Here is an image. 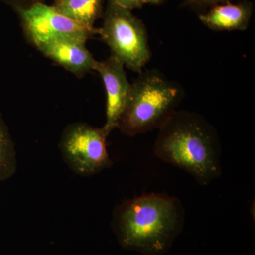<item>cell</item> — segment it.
Masks as SVG:
<instances>
[{
    "label": "cell",
    "instance_id": "cell-7",
    "mask_svg": "<svg viewBox=\"0 0 255 255\" xmlns=\"http://www.w3.org/2000/svg\"><path fill=\"white\" fill-rule=\"evenodd\" d=\"M124 67L111 55L108 59L97 62L95 69L102 78L107 95L106 122L102 129L107 136L118 127L131 91V84L128 80Z\"/></svg>",
    "mask_w": 255,
    "mask_h": 255
},
{
    "label": "cell",
    "instance_id": "cell-9",
    "mask_svg": "<svg viewBox=\"0 0 255 255\" xmlns=\"http://www.w3.org/2000/svg\"><path fill=\"white\" fill-rule=\"evenodd\" d=\"M253 5L248 0L216 5L199 14L201 22L213 31H244L249 26Z\"/></svg>",
    "mask_w": 255,
    "mask_h": 255
},
{
    "label": "cell",
    "instance_id": "cell-4",
    "mask_svg": "<svg viewBox=\"0 0 255 255\" xmlns=\"http://www.w3.org/2000/svg\"><path fill=\"white\" fill-rule=\"evenodd\" d=\"M103 17L98 34L112 56L132 71L142 73L151 57L145 24L132 11L110 2Z\"/></svg>",
    "mask_w": 255,
    "mask_h": 255
},
{
    "label": "cell",
    "instance_id": "cell-1",
    "mask_svg": "<svg viewBox=\"0 0 255 255\" xmlns=\"http://www.w3.org/2000/svg\"><path fill=\"white\" fill-rule=\"evenodd\" d=\"M159 130L154 152L159 159L188 172L204 187L220 177L219 135L204 117L176 110Z\"/></svg>",
    "mask_w": 255,
    "mask_h": 255
},
{
    "label": "cell",
    "instance_id": "cell-14",
    "mask_svg": "<svg viewBox=\"0 0 255 255\" xmlns=\"http://www.w3.org/2000/svg\"><path fill=\"white\" fill-rule=\"evenodd\" d=\"M5 4L10 5L16 9L18 7H25L36 2H42V0H0Z\"/></svg>",
    "mask_w": 255,
    "mask_h": 255
},
{
    "label": "cell",
    "instance_id": "cell-3",
    "mask_svg": "<svg viewBox=\"0 0 255 255\" xmlns=\"http://www.w3.org/2000/svg\"><path fill=\"white\" fill-rule=\"evenodd\" d=\"M177 85L156 71L140 73L131 91L118 127L128 136L152 131L176 111L181 99Z\"/></svg>",
    "mask_w": 255,
    "mask_h": 255
},
{
    "label": "cell",
    "instance_id": "cell-11",
    "mask_svg": "<svg viewBox=\"0 0 255 255\" xmlns=\"http://www.w3.org/2000/svg\"><path fill=\"white\" fill-rule=\"evenodd\" d=\"M17 170L14 142L0 112V183L8 180Z\"/></svg>",
    "mask_w": 255,
    "mask_h": 255
},
{
    "label": "cell",
    "instance_id": "cell-2",
    "mask_svg": "<svg viewBox=\"0 0 255 255\" xmlns=\"http://www.w3.org/2000/svg\"><path fill=\"white\" fill-rule=\"evenodd\" d=\"M184 209L174 196L150 193L124 201L114 212L121 246L143 255H163L182 232Z\"/></svg>",
    "mask_w": 255,
    "mask_h": 255
},
{
    "label": "cell",
    "instance_id": "cell-5",
    "mask_svg": "<svg viewBox=\"0 0 255 255\" xmlns=\"http://www.w3.org/2000/svg\"><path fill=\"white\" fill-rule=\"evenodd\" d=\"M107 135L102 128L77 122L65 128L59 149L64 161L75 173L90 177L110 168L112 159L107 147Z\"/></svg>",
    "mask_w": 255,
    "mask_h": 255
},
{
    "label": "cell",
    "instance_id": "cell-15",
    "mask_svg": "<svg viewBox=\"0 0 255 255\" xmlns=\"http://www.w3.org/2000/svg\"><path fill=\"white\" fill-rule=\"evenodd\" d=\"M144 4L159 5L164 2V0H142Z\"/></svg>",
    "mask_w": 255,
    "mask_h": 255
},
{
    "label": "cell",
    "instance_id": "cell-6",
    "mask_svg": "<svg viewBox=\"0 0 255 255\" xmlns=\"http://www.w3.org/2000/svg\"><path fill=\"white\" fill-rule=\"evenodd\" d=\"M19 16L25 35L36 48L62 39L87 41L99 32L90 29L64 16L53 5L43 2L14 9Z\"/></svg>",
    "mask_w": 255,
    "mask_h": 255
},
{
    "label": "cell",
    "instance_id": "cell-8",
    "mask_svg": "<svg viewBox=\"0 0 255 255\" xmlns=\"http://www.w3.org/2000/svg\"><path fill=\"white\" fill-rule=\"evenodd\" d=\"M85 45L86 41L62 39L49 42L37 48L46 58L80 78L95 70L98 62Z\"/></svg>",
    "mask_w": 255,
    "mask_h": 255
},
{
    "label": "cell",
    "instance_id": "cell-12",
    "mask_svg": "<svg viewBox=\"0 0 255 255\" xmlns=\"http://www.w3.org/2000/svg\"><path fill=\"white\" fill-rule=\"evenodd\" d=\"M234 0H183L182 6L184 7L210 8L224 3L233 1Z\"/></svg>",
    "mask_w": 255,
    "mask_h": 255
},
{
    "label": "cell",
    "instance_id": "cell-10",
    "mask_svg": "<svg viewBox=\"0 0 255 255\" xmlns=\"http://www.w3.org/2000/svg\"><path fill=\"white\" fill-rule=\"evenodd\" d=\"M104 2L105 0H54L53 6L75 22L95 29L96 21L103 16Z\"/></svg>",
    "mask_w": 255,
    "mask_h": 255
},
{
    "label": "cell",
    "instance_id": "cell-13",
    "mask_svg": "<svg viewBox=\"0 0 255 255\" xmlns=\"http://www.w3.org/2000/svg\"><path fill=\"white\" fill-rule=\"evenodd\" d=\"M107 1L130 11L141 9L144 5L142 0H107Z\"/></svg>",
    "mask_w": 255,
    "mask_h": 255
}]
</instances>
